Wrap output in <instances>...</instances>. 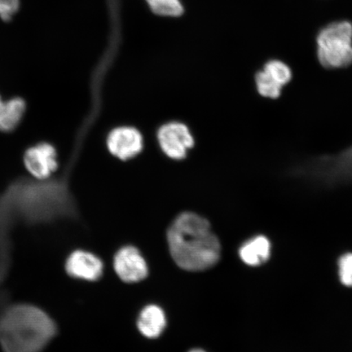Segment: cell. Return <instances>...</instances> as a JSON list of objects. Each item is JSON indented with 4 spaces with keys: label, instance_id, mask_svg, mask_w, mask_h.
Masks as SVG:
<instances>
[{
    "label": "cell",
    "instance_id": "cell-1",
    "mask_svg": "<svg viewBox=\"0 0 352 352\" xmlns=\"http://www.w3.org/2000/svg\"><path fill=\"white\" fill-rule=\"evenodd\" d=\"M170 252L182 270L200 272L219 261L221 246L208 220L191 212L183 213L167 232Z\"/></svg>",
    "mask_w": 352,
    "mask_h": 352
},
{
    "label": "cell",
    "instance_id": "cell-2",
    "mask_svg": "<svg viewBox=\"0 0 352 352\" xmlns=\"http://www.w3.org/2000/svg\"><path fill=\"white\" fill-rule=\"evenodd\" d=\"M56 333L54 320L33 305L13 306L0 318V346L6 352H41Z\"/></svg>",
    "mask_w": 352,
    "mask_h": 352
},
{
    "label": "cell",
    "instance_id": "cell-3",
    "mask_svg": "<svg viewBox=\"0 0 352 352\" xmlns=\"http://www.w3.org/2000/svg\"><path fill=\"white\" fill-rule=\"evenodd\" d=\"M29 213H52L60 208L72 206V196L69 184L63 179L21 178L12 182L3 193Z\"/></svg>",
    "mask_w": 352,
    "mask_h": 352
},
{
    "label": "cell",
    "instance_id": "cell-4",
    "mask_svg": "<svg viewBox=\"0 0 352 352\" xmlns=\"http://www.w3.org/2000/svg\"><path fill=\"white\" fill-rule=\"evenodd\" d=\"M318 55L327 69L344 68L352 63V24L333 22L321 30L318 38Z\"/></svg>",
    "mask_w": 352,
    "mask_h": 352
},
{
    "label": "cell",
    "instance_id": "cell-5",
    "mask_svg": "<svg viewBox=\"0 0 352 352\" xmlns=\"http://www.w3.org/2000/svg\"><path fill=\"white\" fill-rule=\"evenodd\" d=\"M24 165L32 178L43 180L52 177L58 169V154L54 145L41 142L26 149Z\"/></svg>",
    "mask_w": 352,
    "mask_h": 352
},
{
    "label": "cell",
    "instance_id": "cell-6",
    "mask_svg": "<svg viewBox=\"0 0 352 352\" xmlns=\"http://www.w3.org/2000/svg\"><path fill=\"white\" fill-rule=\"evenodd\" d=\"M310 175L330 184L352 182V148L337 157L324 158L311 164Z\"/></svg>",
    "mask_w": 352,
    "mask_h": 352
},
{
    "label": "cell",
    "instance_id": "cell-7",
    "mask_svg": "<svg viewBox=\"0 0 352 352\" xmlns=\"http://www.w3.org/2000/svg\"><path fill=\"white\" fill-rule=\"evenodd\" d=\"M157 138L162 151L173 160H182L195 144L188 127L179 122L162 126L158 131Z\"/></svg>",
    "mask_w": 352,
    "mask_h": 352
},
{
    "label": "cell",
    "instance_id": "cell-8",
    "mask_svg": "<svg viewBox=\"0 0 352 352\" xmlns=\"http://www.w3.org/2000/svg\"><path fill=\"white\" fill-rule=\"evenodd\" d=\"M292 78V70L287 65L280 60H272L256 74L255 82L259 94L265 98H277Z\"/></svg>",
    "mask_w": 352,
    "mask_h": 352
},
{
    "label": "cell",
    "instance_id": "cell-9",
    "mask_svg": "<svg viewBox=\"0 0 352 352\" xmlns=\"http://www.w3.org/2000/svg\"><path fill=\"white\" fill-rule=\"evenodd\" d=\"M114 270L126 283H135L148 276V266L142 254L133 246H125L114 257Z\"/></svg>",
    "mask_w": 352,
    "mask_h": 352
},
{
    "label": "cell",
    "instance_id": "cell-10",
    "mask_svg": "<svg viewBox=\"0 0 352 352\" xmlns=\"http://www.w3.org/2000/svg\"><path fill=\"white\" fill-rule=\"evenodd\" d=\"M107 146L113 156L122 160H130L142 151V135L132 127H118L109 134Z\"/></svg>",
    "mask_w": 352,
    "mask_h": 352
},
{
    "label": "cell",
    "instance_id": "cell-11",
    "mask_svg": "<svg viewBox=\"0 0 352 352\" xmlns=\"http://www.w3.org/2000/svg\"><path fill=\"white\" fill-rule=\"evenodd\" d=\"M65 270L74 278L94 281L102 276L104 265L96 255L78 250L69 254Z\"/></svg>",
    "mask_w": 352,
    "mask_h": 352
},
{
    "label": "cell",
    "instance_id": "cell-12",
    "mask_svg": "<svg viewBox=\"0 0 352 352\" xmlns=\"http://www.w3.org/2000/svg\"><path fill=\"white\" fill-rule=\"evenodd\" d=\"M25 111L26 103L23 98L4 100L0 96V131L8 133L15 131L23 120Z\"/></svg>",
    "mask_w": 352,
    "mask_h": 352
},
{
    "label": "cell",
    "instance_id": "cell-13",
    "mask_svg": "<svg viewBox=\"0 0 352 352\" xmlns=\"http://www.w3.org/2000/svg\"><path fill=\"white\" fill-rule=\"evenodd\" d=\"M166 316L164 310L156 305L144 307L138 319V329L144 336L155 338L160 336L166 327Z\"/></svg>",
    "mask_w": 352,
    "mask_h": 352
},
{
    "label": "cell",
    "instance_id": "cell-14",
    "mask_svg": "<svg viewBox=\"0 0 352 352\" xmlns=\"http://www.w3.org/2000/svg\"><path fill=\"white\" fill-rule=\"evenodd\" d=\"M270 243L265 236H258L241 246V261L250 266H258L265 263L270 255Z\"/></svg>",
    "mask_w": 352,
    "mask_h": 352
},
{
    "label": "cell",
    "instance_id": "cell-15",
    "mask_svg": "<svg viewBox=\"0 0 352 352\" xmlns=\"http://www.w3.org/2000/svg\"><path fill=\"white\" fill-rule=\"evenodd\" d=\"M153 12L158 15L177 16L182 14L183 7L179 0H146Z\"/></svg>",
    "mask_w": 352,
    "mask_h": 352
},
{
    "label": "cell",
    "instance_id": "cell-16",
    "mask_svg": "<svg viewBox=\"0 0 352 352\" xmlns=\"http://www.w3.org/2000/svg\"><path fill=\"white\" fill-rule=\"evenodd\" d=\"M340 276L343 285L352 287V254L343 255L340 258Z\"/></svg>",
    "mask_w": 352,
    "mask_h": 352
},
{
    "label": "cell",
    "instance_id": "cell-17",
    "mask_svg": "<svg viewBox=\"0 0 352 352\" xmlns=\"http://www.w3.org/2000/svg\"><path fill=\"white\" fill-rule=\"evenodd\" d=\"M20 0H0V19L10 21L19 12Z\"/></svg>",
    "mask_w": 352,
    "mask_h": 352
},
{
    "label": "cell",
    "instance_id": "cell-18",
    "mask_svg": "<svg viewBox=\"0 0 352 352\" xmlns=\"http://www.w3.org/2000/svg\"><path fill=\"white\" fill-rule=\"evenodd\" d=\"M189 352H206V351H202L201 349H195V350H192V351H190Z\"/></svg>",
    "mask_w": 352,
    "mask_h": 352
}]
</instances>
